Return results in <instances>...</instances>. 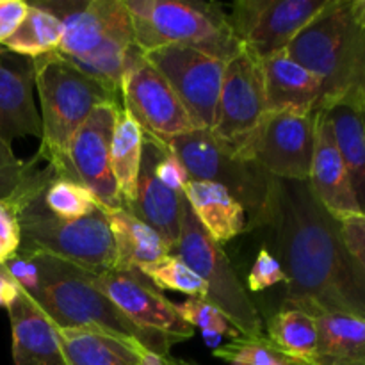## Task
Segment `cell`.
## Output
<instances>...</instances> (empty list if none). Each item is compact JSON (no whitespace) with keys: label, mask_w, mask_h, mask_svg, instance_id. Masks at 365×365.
I'll return each instance as SVG.
<instances>
[{"label":"cell","mask_w":365,"mask_h":365,"mask_svg":"<svg viewBox=\"0 0 365 365\" xmlns=\"http://www.w3.org/2000/svg\"><path fill=\"white\" fill-rule=\"evenodd\" d=\"M269 228L287 274L284 307L365 319V273L346 246L341 221L309 180H280Z\"/></svg>","instance_id":"obj_1"},{"label":"cell","mask_w":365,"mask_h":365,"mask_svg":"<svg viewBox=\"0 0 365 365\" xmlns=\"http://www.w3.org/2000/svg\"><path fill=\"white\" fill-rule=\"evenodd\" d=\"M38 164V157L29 160L21 184L6 198L20 225V250L46 253L95 274L116 267V242L106 210L98 207L89 216L71 221L53 216L41 198L46 163Z\"/></svg>","instance_id":"obj_2"},{"label":"cell","mask_w":365,"mask_h":365,"mask_svg":"<svg viewBox=\"0 0 365 365\" xmlns=\"http://www.w3.org/2000/svg\"><path fill=\"white\" fill-rule=\"evenodd\" d=\"M34 253L39 266L38 287L27 294L59 330L96 331L135 349H150L170 356L171 342L164 335L132 324L93 284V273L41 252Z\"/></svg>","instance_id":"obj_3"},{"label":"cell","mask_w":365,"mask_h":365,"mask_svg":"<svg viewBox=\"0 0 365 365\" xmlns=\"http://www.w3.org/2000/svg\"><path fill=\"white\" fill-rule=\"evenodd\" d=\"M284 52L321 78L319 107L342 98L365 102V29L353 16L351 0H328Z\"/></svg>","instance_id":"obj_4"},{"label":"cell","mask_w":365,"mask_h":365,"mask_svg":"<svg viewBox=\"0 0 365 365\" xmlns=\"http://www.w3.org/2000/svg\"><path fill=\"white\" fill-rule=\"evenodd\" d=\"M34 70L41 118V145L36 155L57 175L75 180L68 163L71 139L96 107L118 102V93L78 70L59 52L36 57Z\"/></svg>","instance_id":"obj_5"},{"label":"cell","mask_w":365,"mask_h":365,"mask_svg":"<svg viewBox=\"0 0 365 365\" xmlns=\"http://www.w3.org/2000/svg\"><path fill=\"white\" fill-rule=\"evenodd\" d=\"M41 6L64 25L57 52L120 95L128 52L135 45L125 0L41 2Z\"/></svg>","instance_id":"obj_6"},{"label":"cell","mask_w":365,"mask_h":365,"mask_svg":"<svg viewBox=\"0 0 365 365\" xmlns=\"http://www.w3.org/2000/svg\"><path fill=\"white\" fill-rule=\"evenodd\" d=\"M134 41L143 52L191 46L230 59L242 48L220 4L184 0H125Z\"/></svg>","instance_id":"obj_7"},{"label":"cell","mask_w":365,"mask_h":365,"mask_svg":"<svg viewBox=\"0 0 365 365\" xmlns=\"http://www.w3.org/2000/svg\"><path fill=\"white\" fill-rule=\"evenodd\" d=\"M164 145L180 159L192 180L220 184L241 203L252 227H269L277 207L278 178L225 150L205 128L177 135Z\"/></svg>","instance_id":"obj_8"},{"label":"cell","mask_w":365,"mask_h":365,"mask_svg":"<svg viewBox=\"0 0 365 365\" xmlns=\"http://www.w3.org/2000/svg\"><path fill=\"white\" fill-rule=\"evenodd\" d=\"M171 253L180 257L205 282L209 291L205 299L216 305L241 331V335L245 337L264 335L259 310L255 309L248 292L242 287L227 253L207 235L189 207L187 200L182 212L180 239Z\"/></svg>","instance_id":"obj_9"},{"label":"cell","mask_w":365,"mask_h":365,"mask_svg":"<svg viewBox=\"0 0 365 365\" xmlns=\"http://www.w3.org/2000/svg\"><path fill=\"white\" fill-rule=\"evenodd\" d=\"M317 110L266 113L239 157L278 180H309L316 150Z\"/></svg>","instance_id":"obj_10"},{"label":"cell","mask_w":365,"mask_h":365,"mask_svg":"<svg viewBox=\"0 0 365 365\" xmlns=\"http://www.w3.org/2000/svg\"><path fill=\"white\" fill-rule=\"evenodd\" d=\"M120 95L123 109L138 121L146 135L157 141L166 143L196 130L170 82L146 61L138 45L128 52Z\"/></svg>","instance_id":"obj_11"},{"label":"cell","mask_w":365,"mask_h":365,"mask_svg":"<svg viewBox=\"0 0 365 365\" xmlns=\"http://www.w3.org/2000/svg\"><path fill=\"white\" fill-rule=\"evenodd\" d=\"M267 113L259 57L242 46L227 61L210 134L237 155Z\"/></svg>","instance_id":"obj_12"},{"label":"cell","mask_w":365,"mask_h":365,"mask_svg":"<svg viewBox=\"0 0 365 365\" xmlns=\"http://www.w3.org/2000/svg\"><path fill=\"white\" fill-rule=\"evenodd\" d=\"M93 284L141 330L164 335L173 346L195 335L192 327L178 316L175 303L135 267L118 264L103 273H93Z\"/></svg>","instance_id":"obj_13"},{"label":"cell","mask_w":365,"mask_h":365,"mask_svg":"<svg viewBox=\"0 0 365 365\" xmlns=\"http://www.w3.org/2000/svg\"><path fill=\"white\" fill-rule=\"evenodd\" d=\"M143 53L170 82L195 127L210 130L227 59L191 46H163Z\"/></svg>","instance_id":"obj_14"},{"label":"cell","mask_w":365,"mask_h":365,"mask_svg":"<svg viewBox=\"0 0 365 365\" xmlns=\"http://www.w3.org/2000/svg\"><path fill=\"white\" fill-rule=\"evenodd\" d=\"M328 0H237L228 24L242 46L257 57L284 52Z\"/></svg>","instance_id":"obj_15"},{"label":"cell","mask_w":365,"mask_h":365,"mask_svg":"<svg viewBox=\"0 0 365 365\" xmlns=\"http://www.w3.org/2000/svg\"><path fill=\"white\" fill-rule=\"evenodd\" d=\"M120 110L118 102L96 107L75 132L68 148V163L75 180L91 191L103 210L125 209L110 168V143Z\"/></svg>","instance_id":"obj_16"},{"label":"cell","mask_w":365,"mask_h":365,"mask_svg":"<svg viewBox=\"0 0 365 365\" xmlns=\"http://www.w3.org/2000/svg\"><path fill=\"white\" fill-rule=\"evenodd\" d=\"M34 88V59L0 45V138L7 145L27 135L41 139Z\"/></svg>","instance_id":"obj_17"},{"label":"cell","mask_w":365,"mask_h":365,"mask_svg":"<svg viewBox=\"0 0 365 365\" xmlns=\"http://www.w3.org/2000/svg\"><path fill=\"white\" fill-rule=\"evenodd\" d=\"M164 143L145 134L143 145L141 170L138 178V192L135 200L127 210L145 221L153 228L164 241L170 245L171 252L180 239L182 212H184L185 198L182 192L166 187L157 178L155 166L164 152Z\"/></svg>","instance_id":"obj_18"},{"label":"cell","mask_w":365,"mask_h":365,"mask_svg":"<svg viewBox=\"0 0 365 365\" xmlns=\"http://www.w3.org/2000/svg\"><path fill=\"white\" fill-rule=\"evenodd\" d=\"M309 185L317 202L335 220L341 221L353 216H362L351 189L348 170L335 143L328 110L324 107L317 109L316 150H314Z\"/></svg>","instance_id":"obj_19"},{"label":"cell","mask_w":365,"mask_h":365,"mask_svg":"<svg viewBox=\"0 0 365 365\" xmlns=\"http://www.w3.org/2000/svg\"><path fill=\"white\" fill-rule=\"evenodd\" d=\"M266 91L267 113L291 110L310 114L319 109L323 82L285 52L259 57Z\"/></svg>","instance_id":"obj_20"},{"label":"cell","mask_w":365,"mask_h":365,"mask_svg":"<svg viewBox=\"0 0 365 365\" xmlns=\"http://www.w3.org/2000/svg\"><path fill=\"white\" fill-rule=\"evenodd\" d=\"M7 314L14 365H66L61 351L59 328L24 291Z\"/></svg>","instance_id":"obj_21"},{"label":"cell","mask_w":365,"mask_h":365,"mask_svg":"<svg viewBox=\"0 0 365 365\" xmlns=\"http://www.w3.org/2000/svg\"><path fill=\"white\" fill-rule=\"evenodd\" d=\"M184 198L207 235L220 246L250 228L246 209L223 185L191 178L184 189Z\"/></svg>","instance_id":"obj_22"},{"label":"cell","mask_w":365,"mask_h":365,"mask_svg":"<svg viewBox=\"0 0 365 365\" xmlns=\"http://www.w3.org/2000/svg\"><path fill=\"white\" fill-rule=\"evenodd\" d=\"M328 110L335 143L348 170L360 214L365 216V102L342 98L330 103Z\"/></svg>","instance_id":"obj_23"},{"label":"cell","mask_w":365,"mask_h":365,"mask_svg":"<svg viewBox=\"0 0 365 365\" xmlns=\"http://www.w3.org/2000/svg\"><path fill=\"white\" fill-rule=\"evenodd\" d=\"M317 328V365H365V319L312 314Z\"/></svg>","instance_id":"obj_24"},{"label":"cell","mask_w":365,"mask_h":365,"mask_svg":"<svg viewBox=\"0 0 365 365\" xmlns=\"http://www.w3.org/2000/svg\"><path fill=\"white\" fill-rule=\"evenodd\" d=\"M106 216L116 242L118 264L141 269L171 253L170 245L130 210H106Z\"/></svg>","instance_id":"obj_25"},{"label":"cell","mask_w":365,"mask_h":365,"mask_svg":"<svg viewBox=\"0 0 365 365\" xmlns=\"http://www.w3.org/2000/svg\"><path fill=\"white\" fill-rule=\"evenodd\" d=\"M143 145H145V132L127 110L121 109L110 143V168L118 191L123 198L125 209L134 203L138 192Z\"/></svg>","instance_id":"obj_26"},{"label":"cell","mask_w":365,"mask_h":365,"mask_svg":"<svg viewBox=\"0 0 365 365\" xmlns=\"http://www.w3.org/2000/svg\"><path fill=\"white\" fill-rule=\"evenodd\" d=\"M66 365H141L139 351L109 335L86 330H59Z\"/></svg>","instance_id":"obj_27"},{"label":"cell","mask_w":365,"mask_h":365,"mask_svg":"<svg viewBox=\"0 0 365 365\" xmlns=\"http://www.w3.org/2000/svg\"><path fill=\"white\" fill-rule=\"evenodd\" d=\"M267 339L274 348L303 365H317V328L309 314L282 307L267 323Z\"/></svg>","instance_id":"obj_28"},{"label":"cell","mask_w":365,"mask_h":365,"mask_svg":"<svg viewBox=\"0 0 365 365\" xmlns=\"http://www.w3.org/2000/svg\"><path fill=\"white\" fill-rule=\"evenodd\" d=\"M64 25L52 11L41 2L29 4V9L16 31L2 43L7 50L18 56L36 57L57 52L63 41Z\"/></svg>","instance_id":"obj_29"},{"label":"cell","mask_w":365,"mask_h":365,"mask_svg":"<svg viewBox=\"0 0 365 365\" xmlns=\"http://www.w3.org/2000/svg\"><path fill=\"white\" fill-rule=\"evenodd\" d=\"M41 198L46 209L59 220H81L98 209V202L88 187L70 177H63L46 164L45 182H43Z\"/></svg>","instance_id":"obj_30"},{"label":"cell","mask_w":365,"mask_h":365,"mask_svg":"<svg viewBox=\"0 0 365 365\" xmlns=\"http://www.w3.org/2000/svg\"><path fill=\"white\" fill-rule=\"evenodd\" d=\"M143 274L155 285L159 291L170 289L187 294L189 298H207V285L184 260L175 253H168L157 262L143 266Z\"/></svg>","instance_id":"obj_31"},{"label":"cell","mask_w":365,"mask_h":365,"mask_svg":"<svg viewBox=\"0 0 365 365\" xmlns=\"http://www.w3.org/2000/svg\"><path fill=\"white\" fill-rule=\"evenodd\" d=\"M214 356L230 365H303L274 348L266 335L260 337L239 335L227 344H221L214 351Z\"/></svg>","instance_id":"obj_32"},{"label":"cell","mask_w":365,"mask_h":365,"mask_svg":"<svg viewBox=\"0 0 365 365\" xmlns=\"http://www.w3.org/2000/svg\"><path fill=\"white\" fill-rule=\"evenodd\" d=\"M177 312L189 327H196L200 330L216 331L221 337L237 339L241 331L228 321V317L212 305L210 302L203 298H187L184 303H178Z\"/></svg>","instance_id":"obj_33"},{"label":"cell","mask_w":365,"mask_h":365,"mask_svg":"<svg viewBox=\"0 0 365 365\" xmlns=\"http://www.w3.org/2000/svg\"><path fill=\"white\" fill-rule=\"evenodd\" d=\"M287 274L282 267L280 260L267 248H262L255 257L252 269L248 274V289L253 292L266 291L277 284H285Z\"/></svg>","instance_id":"obj_34"},{"label":"cell","mask_w":365,"mask_h":365,"mask_svg":"<svg viewBox=\"0 0 365 365\" xmlns=\"http://www.w3.org/2000/svg\"><path fill=\"white\" fill-rule=\"evenodd\" d=\"M29 170V163L14 155L11 145L0 138V200H6L18 189Z\"/></svg>","instance_id":"obj_35"},{"label":"cell","mask_w":365,"mask_h":365,"mask_svg":"<svg viewBox=\"0 0 365 365\" xmlns=\"http://www.w3.org/2000/svg\"><path fill=\"white\" fill-rule=\"evenodd\" d=\"M20 225L16 212L7 200H0V264L20 250Z\"/></svg>","instance_id":"obj_36"},{"label":"cell","mask_w":365,"mask_h":365,"mask_svg":"<svg viewBox=\"0 0 365 365\" xmlns=\"http://www.w3.org/2000/svg\"><path fill=\"white\" fill-rule=\"evenodd\" d=\"M155 175L166 187L182 192V195H184V189L187 185V182L191 180L184 164L180 163V159L168 146H164L163 155H160L159 163H157Z\"/></svg>","instance_id":"obj_37"},{"label":"cell","mask_w":365,"mask_h":365,"mask_svg":"<svg viewBox=\"0 0 365 365\" xmlns=\"http://www.w3.org/2000/svg\"><path fill=\"white\" fill-rule=\"evenodd\" d=\"M341 232L346 246L365 273V216H353L341 220Z\"/></svg>","instance_id":"obj_38"},{"label":"cell","mask_w":365,"mask_h":365,"mask_svg":"<svg viewBox=\"0 0 365 365\" xmlns=\"http://www.w3.org/2000/svg\"><path fill=\"white\" fill-rule=\"evenodd\" d=\"M29 9V2L21 0H0V45L13 34L21 24Z\"/></svg>","instance_id":"obj_39"},{"label":"cell","mask_w":365,"mask_h":365,"mask_svg":"<svg viewBox=\"0 0 365 365\" xmlns=\"http://www.w3.org/2000/svg\"><path fill=\"white\" fill-rule=\"evenodd\" d=\"M21 289L18 287L16 282L7 274L4 266L0 264V309H9L14 303V299L20 296Z\"/></svg>","instance_id":"obj_40"},{"label":"cell","mask_w":365,"mask_h":365,"mask_svg":"<svg viewBox=\"0 0 365 365\" xmlns=\"http://www.w3.org/2000/svg\"><path fill=\"white\" fill-rule=\"evenodd\" d=\"M168 356L159 355L155 351H150V349H141L139 351V364L141 365H164Z\"/></svg>","instance_id":"obj_41"},{"label":"cell","mask_w":365,"mask_h":365,"mask_svg":"<svg viewBox=\"0 0 365 365\" xmlns=\"http://www.w3.org/2000/svg\"><path fill=\"white\" fill-rule=\"evenodd\" d=\"M202 337H203V341H205V344L209 346L210 349H214V351L220 348L221 341H223V337H221L220 334H216V331H209V330H203Z\"/></svg>","instance_id":"obj_42"},{"label":"cell","mask_w":365,"mask_h":365,"mask_svg":"<svg viewBox=\"0 0 365 365\" xmlns=\"http://www.w3.org/2000/svg\"><path fill=\"white\" fill-rule=\"evenodd\" d=\"M353 16L365 29V0H351Z\"/></svg>","instance_id":"obj_43"},{"label":"cell","mask_w":365,"mask_h":365,"mask_svg":"<svg viewBox=\"0 0 365 365\" xmlns=\"http://www.w3.org/2000/svg\"><path fill=\"white\" fill-rule=\"evenodd\" d=\"M164 365H200V364L191 362V360H177V359H171V356H168Z\"/></svg>","instance_id":"obj_44"}]
</instances>
